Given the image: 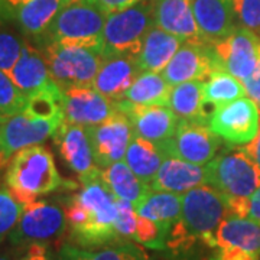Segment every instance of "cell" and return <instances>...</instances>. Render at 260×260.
Instances as JSON below:
<instances>
[{
	"instance_id": "1",
	"label": "cell",
	"mask_w": 260,
	"mask_h": 260,
	"mask_svg": "<svg viewBox=\"0 0 260 260\" xmlns=\"http://www.w3.org/2000/svg\"><path fill=\"white\" fill-rule=\"evenodd\" d=\"M80 181L78 192L62 205L71 240L83 249L123 242L116 232L117 198L104 182L102 169Z\"/></svg>"
},
{
	"instance_id": "2",
	"label": "cell",
	"mask_w": 260,
	"mask_h": 260,
	"mask_svg": "<svg viewBox=\"0 0 260 260\" xmlns=\"http://www.w3.org/2000/svg\"><path fill=\"white\" fill-rule=\"evenodd\" d=\"M225 217H229L225 194L208 184L197 186L182 194V213L171 229L167 247L179 253L189 250L197 242L210 246Z\"/></svg>"
},
{
	"instance_id": "3",
	"label": "cell",
	"mask_w": 260,
	"mask_h": 260,
	"mask_svg": "<svg viewBox=\"0 0 260 260\" xmlns=\"http://www.w3.org/2000/svg\"><path fill=\"white\" fill-rule=\"evenodd\" d=\"M6 186L23 205L51 194L64 185L52 153L41 145L20 149L8 164Z\"/></svg>"
},
{
	"instance_id": "4",
	"label": "cell",
	"mask_w": 260,
	"mask_h": 260,
	"mask_svg": "<svg viewBox=\"0 0 260 260\" xmlns=\"http://www.w3.org/2000/svg\"><path fill=\"white\" fill-rule=\"evenodd\" d=\"M107 16L88 0H73L58 12L45 37L38 44L41 47L51 42L71 44L102 51L103 54V32Z\"/></svg>"
},
{
	"instance_id": "5",
	"label": "cell",
	"mask_w": 260,
	"mask_h": 260,
	"mask_svg": "<svg viewBox=\"0 0 260 260\" xmlns=\"http://www.w3.org/2000/svg\"><path fill=\"white\" fill-rule=\"evenodd\" d=\"M155 26V0H142L107 16L103 32V56L140 55L145 38Z\"/></svg>"
},
{
	"instance_id": "6",
	"label": "cell",
	"mask_w": 260,
	"mask_h": 260,
	"mask_svg": "<svg viewBox=\"0 0 260 260\" xmlns=\"http://www.w3.org/2000/svg\"><path fill=\"white\" fill-rule=\"evenodd\" d=\"M47 58L52 81L62 90L73 87H93L103 62L102 51L91 48L51 42L41 47Z\"/></svg>"
},
{
	"instance_id": "7",
	"label": "cell",
	"mask_w": 260,
	"mask_h": 260,
	"mask_svg": "<svg viewBox=\"0 0 260 260\" xmlns=\"http://www.w3.org/2000/svg\"><path fill=\"white\" fill-rule=\"evenodd\" d=\"M207 184L227 197L249 198L260 186V168L243 148L217 155L205 165Z\"/></svg>"
},
{
	"instance_id": "8",
	"label": "cell",
	"mask_w": 260,
	"mask_h": 260,
	"mask_svg": "<svg viewBox=\"0 0 260 260\" xmlns=\"http://www.w3.org/2000/svg\"><path fill=\"white\" fill-rule=\"evenodd\" d=\"M64 207L49 201H34L23 207L18 224L9 234L13 247L26 249L34 243L56 242L67 232Z\"/></svg>"
},
{
	"instance_id": "9",
	"label": "cell",
	"mask_w": 260,
	"mask_h": 260,
	"mask_svg": "<svg viewBox=\"0 0 260 260\" xmlns=\"http://www.w3.org/2000/svg\"><path fill=\"white\" fill-rule=\"evenodd\" d=\"M221 138L217 136L207 123L179 120L172 139L159 143L167 158H178L195 165H207L217 156L221 145Z\"/></svg>"
},
{
	"instance_id": "10",
	"label": "cell",
	"mask_w": 260,
	"mask_h": 260,
	"mask_svg": "<svg viewBox=\"0 0 260 260\" xmlns=\"http://www.w3.org/2000/svg\"><path fill=\"white\" fill-rule=\"evenodd\" d=\"M210 129L230 145L244 146L260 130V109L249 97L218 106L210 119Z\"/></svg>"
},
{
	"instance_id": "11",
	"label": "cell",
	"mask_w": 260,
	"mask_h": 260,
	"mask_svg": "<svg viewBox=\"0 0 260 260\" xmlns=\"http://www.w3.org/2000/svg\"><path fill=\"white\" fill-rule=\"evenodd\" d=\"M213 49L221 70L243 81L260 62V35L237 26L229 37L214 44Z\"/></svg>"
},
{
	"instance_id": "12",
	"label": "cell",
	"mask_w": 260,
	"mask_h": 260,
	"mask_svg": "<svg viewBox=\"0 0 260 260\" xmlns=\"http://www.w3.org/2000/svg\"><path fill=\"white\" fill-rule=\"evenodd\" d=\"M85 129L93 148L94 160L99 168H107L123 160L135 136L132 121L121 110L113 113L100 124Z\"/></svg>"
},
{
	"instance_id": "13",
	"label": "cell",
	"mask_w": 260,
	"mask_h": 260,
	"mask_svg": "<svg viewBox=\"0 0 260 260\" xmlns=\"http://www.w3.org/2000/svg\"><path fill=\"white\" fill-rule=\"evenodd\" d=\"M73 0H0V19L13 22L39 42L58 12Z\"/></svg>"
},
{
	"instance_id": "14",
	"label": "cell",
	"mask_w": 260,
	"mask_h": 260,
	"mask_svg": "<svg viewBox=\"0 0 260 260\" xmlns=\"http://www.w3.org/2000/svg\"><path fill=\"white\" fill-rule=\"evenodd\" d=\"M217 70H221V67L214 54L213 45L184 42L162 75L174 87L188 81H205Z\"/></svg>"
},
{
	"instance_id": "15",
	"label": "cell",
	"mask_w": 260,
	"mask_h": 260,
	"mask_svg": "<svg viewBox=\"0 0 260 260\" xmlns=\"http://www.w3.org/2000/svg\"><path fill=\"white\" fill-rule=\"evenodd\" d=\"M119 110L124 113L135 130V135L153 143H164L172 139L179 119L168 106H143L120 100Z\"/></svg>"
},
{
	"instance_id": "16",
	"label": "cell",
	"mask_w": 260,
	"mask_h": 260,
	"mask_svg": "<svg viewBox=\"0 0 260 260\" xmlns=\"http://www.w3.org/2000/svg\"><path fill=\"white\" fill-rule=\"evenodd\" d=\"M65 121L84 127L97 126L119 110V104L93 87H73L64 90Z\"/></svg>"
},
{
	"instance_id": "17",
	"label": "cell",
	"mask_w": 260,
	"mask_h": 260,
	"mask_svg": "<svg viewBox=\"0 0 260 260\" xmlns=\"http://www.w3.org/2000/svg\"><path fill=\"white\" fill-rule=\"evenodd\" d=\"M62 123L32 119L19 113L0 124V152L12 159L20 149L41 145L48 138H52Z\"/></svg>"
},
{
	"instance_id": "18",
	"label": "cell",
	"mask_w": 260,
	"mask_h": 260,
	"mask_svg": "<svg viewBox=\"0 0 260 260\" xmlns=\"http://www.w3.org/2000/svg\"><path fill=\"white\" fill-rule=\"evenodd\" d=\"M52 138L61 158L80 177V179L91 175L99 169L94 160L88 133L84 126L64 121Z\"/></svg>"
},
{
	"instance_id": "19",
	"label": "cell",
	"mask_w": 260,
	"mask_h": 260,
	"mask_svg": "<svg viewBox=\"0 0 260 260\" xmlns=\"http://www.w3.org/2000/svg\"><path fill=\"white\" fill-rule=\"evenodd\" d=\"M155 26L182 42L207 44L195 20L192 0H155Z\"/></svg>"
},
{
	"instance_id": "20",
	"label": "cell",
	"mask_w": 260,
	"mask_h": 260,
	"mask_svg": "<svg viewBox=\"0 0 260 260\" xmlns=\"http://www.w3.org/2000/svg\"><path fill=\"white\" fill-rule=\"evenodd\" d=\"M142 73L143 71L140 70L136 58L103 56V62L95 75L93 88L112 100L120 102Z\"/></svg>"
},
{
	"instance_id": "21",
	"label": "cell",
	"mask_w": 260,
	"mask_h": 260,
	"mask_svg": "<svg viewBox=\"0 0 260 260\" xmlns=\"http://www.w3.org/2000/svg\"><path fill=\"white\" fill-rule=\"evenodd\" d=\"M207 184L205 165H195L178 158H167L159 168L150 188L172 194H185Z\"/></svg>"
},
{
	"instance_id": "22",
	"label": "cell",
	"mask_w": 260,
	"mask_h": 260,
	"mask_svg": "<svg viewBox=\"0 0 260 260\" xmlns=\"http://www.w3.org/2000/svg\"><path fill=\"white\" fill-rule=\"evenodd\" d=\"M198 29L207 44L214 45L237 28V22L225 0H192Z\"/></svg>"
},
{
	"instance_id": "23",
	"label": "cell",
	"mask_w": 260,
	"mask_h": 260,
	"mask_svg": "<svg viewBox=\"0 0 260 260\" xmlns=\"http://www.w3.org/2000/svg\"><path fill=\"white\" fill-rule=\"evenodd\" d=\"M9 77L19 90L26 95V99L52 80L42 49L32 45L28 41H25L22 54L10 71Z\"/></svg>"
},
{
	"instance_id": "24",
	"label": "cell",
	"mask_w": 260,
	"mask_h": 260,
	"mask_svg": "<svg viewBox=\"0 0 260 260\" xmlns=\"http://www.w3.org/2000/svg\"><path fill=\"white\" fill-rule=\"evenodd\" d=\"M208 247H234L260 257V224L250 218L229 215L215 230Z\"/></svg>"
},
{
	"instance_id": "25",
	"label": "cell",
	"mask_w": 260,
	"mask_h": 260,
	"mask_svg": "<svg viewBox=\"0 0 260 260\" xmlns=\"http://www.w3.org/2000/svg\"><path fill=\"white\" fill-rule=\"evenodd\" d=\"M204 81H188L174 85L169 95V107L179 120H191L210 124L215 112L213 104L204 100Z\"/></svg>"
},
{
	"instance_id": "26",
	"label": "cell",
	"mask_w": 260,
	"mask_h": 260,
	"mask_svg": "<svg viewBox=\"0 0 260 260\" xmlns=\"http://www.w3.org/2000/svg\"><path fill=\"white\" fill-rule=\"evenodd\" d=\"M182 44L184 42L175 35H171L158 26H153L145 38L140 55L138 56L140 70L162 73Z\"/></svg>"
},
{
	"instance_id": "27",
	"label": "cell",
	"mask_w": 260,
	"mask_h": 260,
	"mask_svg": "<svg viewBox=\"0 0 260 260\" xmlns=\"http://www.w3.org/2000/svg\"><path fill=\"white\" fill-rule=\"evenodd\" d=\"M135 211L138 215L155 221L169 236L172 225L182 213V195L150 189V192L135 205Z\"/></svg>"
},
{
	"instance_id": "28",
	"label": "cell",
	"mask_w": 260,
	"mask_h": 260,
	"mask_svg": "<svg viewBox=\"0 0 260 260\" xmlns=\"http://www.w3.org/2000/svg\"><path fill=\"white\" fill-rule=\"evenodd\" d=\"M167 155L159 145L136 135L133 136L124 155V162L135 172V175L148 185H152Z\"/></svg>"
},
{
	"instance_id": "29",
	"label": "cell",
	"mask_w": 260,
	"mask_h": 260,
	"mask_svg": "<svg viewBox=\"0 0 260 260\" xmlns=\"http://www.w3.org/2000/svg\"><path fill=\"white\" fill-rule=\"evenodd\" d=\"M102 177L117 200H124L133 207L150 192V185L135 175L129 165L123 160L102 169Z\"/></svg>"
},
{
	"instance_id": "30",
	"label": "cell",
	"mask_w": 260,
	"mask_h": 260,
	"mask_svg": "<svg viewBox=\"0 0 260 260\" xmlns=\"http://www.w3.org/2000/svg\"><path fill=\"white\" fill-rule=\"evenodd\" d=\"M22 113L32 119L62 123L65 120L64 90L51 80L47 85L29 95Z\"/></svg>"
},
{
	"instance_id": "31",
	"label": "cell",
	"mask_w": 260,
	"mask_h": 260,
	"mask_svg": "<svg viewBox=\"0 0 260 260\" xmlns=\"http://www.w3.org/2000/svg\"><path fill=\"white\" fill-rule=\"evenodd\" d=\"M56 260H149V256L138 244L120 242L104 246L100 250H87L73 244H64L58 251Z\"/></svg>"
},
{
	"instance_id": "32",
	"label": "cell",
	"mask_w": 260,
	"mask_h": 260,
	"mask_svg": "<svg viewBox=\"0 0 260 260\" xmlns=\"http://www.w3.org/2000/svg\"><path fill=\"white\" fill-rule=\"evenodd\" d=\"M172 85L160 73L143 71L126 91L123 100L143 106H168Z\"/></svg>"
},
{
	"instance_id": "33",
	"label": "cell",
	"mask_w": 260,
	"mask_h": 260,
	"mask_svg": "<svg viewBox=\"0 0 260 260\" xmlns=\"http://www.w3.org/2000/svg\"><path fill=\"white\" fill-rule=\"evenodd\" d=\"M204 100L217 109L237 99L247 97L243 83L230 73L217 70L204 81Z\"/></svg>"
},
{
	"instance_id": "34",
	"label": "cell",
	"mask_w": 260,
	"mask_h": 260,
	"mask_svg": "<svg viewBox=\"0 0 260 260\" xmlns=\"http://www.w3.org/2000/svg\"><path fill=\"white\" fill-rule=\"evenodd\" d=\"M26 95L16 87L9 75L0 70V116L5 119L23 112Z\"/></svg>"
},
{
	"instance_id": "35",
	"label": "cell",
	"mask_w": 260,
	"mask_h": 260,
	"mask_svg": "<svg viewBox=\"0 0 260 260\" xmlns=\"http://www.w3.org/2000/svg\"><path fill=\"white\" fill-rule=\"evenodd\" d=\"M25 205L10 192L6 185L0 186V244L9 237L12 230L18 224Z\"/></svg>"
},
{
	"instance_id": "36",
	"label": "cell",
	"mask_w": 260,
	"mask_h": 260,
	"mask_svg": "<svg viewBox=\"0 0 260 260\" xmlns=\"http://www.w3.org/2000/svg\"><path fill=\"white\" fill-rule=\"evenodd\" d=\"M136 243L142 244L143 247L153 249V250H164L167 249L168 233L160 229L158 224L146 217L138 215V224L133 239Z\"/></svg>"
},
{
	"instance_id": "37",
	"label": "cell",
	"mask_w": 260,
	"mask_h": 260,
	"mask_svg": "<svg viewBox=\"0 0 260 260\" xmlns=\"http://www.w3.org/2000/svg\"><path fill=\"white\" fill-rule=\"evenodd\" d=\"M233 10L237 26L260 35V0H225Z\"/></svg>"
},
{
	"instance_id": "38",
	"label": "cell",
	"mask_w": 260,
	"mask_h": 260,
	"mask_svg": "<svg viewBox=\"0 0 260 260\" xmlns=\"http://www.w3.org/2000/svg\"><path fill=\"white\" fill-rule=\"evenodd\" d=\"M117 217H116V232L119 234L120 240L133 239L138 224V214L135 211V207L129 201L117 200Z\"/></svg>"
},
{
	"instance_id": "39",
	"label": "cell",
	"mask_w": 260,
	"mask_h": 260,
	"mask_svg": "<svg viewBox=\"0 0 260 260\" xmlns=\"http://www.w3.org/2000/svg\"><path fill=\"white\" fill-rule=\"evenodd\" d=\"M211 260H260V257L240 249L223 247V249H217Z\"/></svg>"
},
{
	"instance_id": "40",
	"label": "cell",
	"mask_w": 260,
	"mask_h": 260,
	"mask_svg": "<svg viewBox=\"0 0 260 260\" xmlns=\"http://www.w3.org/2000/svg\"><path fill=\"white\" fill-rule=\"evenodd\" d=\"M88 2H91L97 8H100L106 15H112L123 9H127L142 0H88Z\"/></svg>"
},
{
	"instance_id": "41",
	"label": "cell",
	"mask_w": 260,
	"mask_h": 260,
	"mask_svg": "<svg viewBox=\"0 0 260 260\" xmlns=\"http://www.w3.org/2000/svg\"><path fill=\"white\" fill-rule=\"evenodd\" d=\"M243 85H244V90H246V94L247 97L251 99L253 102H259L260 100V62L259 65L256 67L254 73L247 77L246 80L242 81Z\"/></svg>"
},
{
	"instance_id": "42",
	"label": "cell",
	"mask_w": 260,
	"mask_h": 260,
	"mask_svg": "<svg viewBox=\"0 0 260 260\" xmlns=\"http://www.w3.org/2000/svg\"><path fill=\"white\" fill-rule=\"evenodd\" d=\"M18 260H52L48 253V246L44 243H34L28 246Z\"/></svg>"
},
{
	"instance_id": "43",
	"label": "cell",
	"mask_w": 260,
	"mask_h": 260,
	"mask_svg": "<svg viewBox=\"0 0 260 260\" xmlns=\"http://www.w3.org/2000/svg\"><path fill=\"white\" fill-rule=\"evenodd\" d=\"M247 218L260 224V186L249 197V211Z\"/></svg>"
},
{
	"instance_id": "44",
	"label": "cell",
	"mask_w": 260,
	"mask_h": 260,
	"mask_svg": "<svg viewBox=\"0 0 260 260\" xmlns=\"http://www.w3.org/2000/svg\"><path fill=\"white\" fill-rule=\"evenodd\" d=\"M249 155H250L251 158L254 159V162L259 165L260 168V130L259 133L256 135V138L251 140L250 143H247V145H244V146H242Z\"/></svg>"
},
{
	"instance_id": "45",
	"label": "cell",
	"mask_w": 260,
	"mask_h": 260,
	"mask_svg": "<svg viewBox=\"0 0 260 260\" xmlns=\"http://www.w3.org/2000/svg\"><path fill=\"white\" fill-rule=\"evenodd\" d=\"M10 158L9 156H6L3 152H0V174H2V171L5 169V168L8 167V164H9Z\"/></svg>"
},
{
	"instance_id": "46",
	"label": "cell",
	"mask_w": 260,
	"mask_h": 260,
	"mask_svg": "<svg viewBox=\"0 0 260 260\" xmlns=\"http://www.w3.org/2000/svg\"><path fill=\"white\" fill-rule=\"evenodd\" d=\"M0 260H15L10 253H0Z\"/></svg>"
},
{
	"instance_id": "47",
	"label": "cell",
	"mask_w": 260,
	"mask_h": 260,
	"mask_svg": "<svg viewBox=\"0 0 260 260\" xmlns=\"http://www.w3.org/2000/svg\"><path fill=\"white\" fill-rule=\"evenodd\" d=\"M6 120H8V119H5V117H2V116H0V124H2L3 121H6Z\"/></svg>"
},
{
	"instance_id": "48",
	"label": "cell",
	"mask_w": 260,
	"mask_h": 260,
	"mask_svg": "<svg viewBox=\"0 0 260 260\" xmlns=\"http://www.w3.org/2000/svg\"><path fill=\"white\" fill-rule=\"evenodd\" d=\"M256 104H257V106H259V109H260V100L257 103H256Z\"/></svg>"
}]
</instances>
